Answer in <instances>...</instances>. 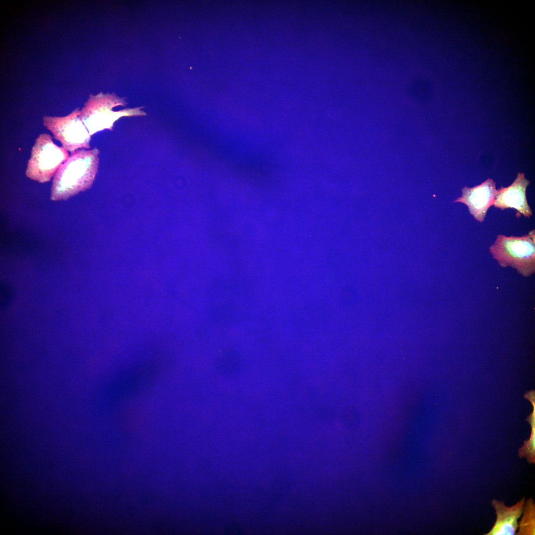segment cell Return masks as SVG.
Listing matches in <instances>:
<instances>
[{"label": "cell", "mask_w": 535, "mask_h": 535, "mask_svg": "<svg viewBox=\"0 0 535 535\" xmlns=\"http://www.w3.org/2000/svg\"><path fill=\"white\" fill-rule=\"evenodd\" d=\"M69 157L67 149L55 144L50 135L40 134L32 148L26 175L40 183L49 181Z\"/></svg>", "instance_id": "3"}, {"label": "cell", "mask_w": 535, "mask_h": 535, "mask_svg": "<svg viewBox=\"0 0 535 535\" xmlns=\"http://www.w3.org/2000/svg\"><path fill=\"white\" fill-rule=\"evenodd\" d=\"M114 105L111 97H97L91 99L79 113V118L91 136L105 129L112 130L114 122L121 116L144 114L134 110L113 112L111 109Z\"/></svg>", "instance_id": "5"}, {"label": "cell", "mask_w": 535, "mask_h": 535, "mask_svg": "<svg viewBox=\"0 0 535 535\" xmlns=\"http://www.w3.org/2000/svg\"><path fill=\"white\" fill-rule=\"evenodd\" d=\"M78 115L76 110L65 117L43 118L45 126L71 153L79 148H90L91 135Z\"/></svg>", "instance_id": "4"}, {"label": "cell", "mask_w": 535, "mask_h": 535, "mask_svg": "<svg viewBox=\"0 0 535 535\" xmlns=\"http://www.w3.org/2000/svg\"><path fill=\"white\" fill-rule=\"evenodd\" d=\"M98 154L97 148L71 153L55 174L51 187V199L66 200L89 189L98 171Z\"/></svg>", "instance_id": "1"}, {"label": "cell", "mask_w": 535, "mask_h": 535, "mask_svg": "<svg viewBox=\"0 0 535 535\" xmlns=\"http://www.w3.org/2000/svg\"><path fill=\"white\" fill-rule=\"evenodd\" d=\"M500 266L511 267L523 277L535 272V230L520 237L499 234L489 247Z\"/></svg>", "instance_id": "2"}, {"label": "cell", "mask_w": 535, "mask_h": 535, "mask_svg": "<svg viewBox=\"0 0 535 535\" xmlns=\"http://www.w3.org/2000/svg\"><path fill=\"white\" fill-rule=\"evenodd\" d=\"M530 183L524 173L519 172L510 185L507 187L502 186L497 190L493 206L502 210L514 208L517 211L516 214L517 217L519 214H522L524 217L530 218L533 213L526 195L527 187Z\"/></svg>", "instance_id": "7"}, {"label": "cell", "mask_w": 535, "mask_h": 535, "mask_svg": "<svg viewBox=\"0 0 535 535\" xmlns=\"http://www.w3.org/2000/svg\"><path fill=\"white\" fill-rule=\"evenodd\" d=\"M525 502V497H523L515 504L507 506L502 500H493L491 505L495 510L496 519L491 530L484 535H516L518 519L522 514Z\"/></svg>", "instance_id": "8"}, {"label": "cell", "mask_w": 535, "mask_h": 535, "mask_svg": "<svg viewBox=\"0 0 535 535\" xmlns=\"http://www.w3.org/2000/svg\"><path fill=\"white\" fill-rule=\"evenodd\" d=\"M523 515L518 524L519 531L516 535H535V506L532 498L528 499L525 502L523 513Z\"/></svg>", "instance_id": "10"}, {"label": "cell", "mask_w": 535, "mask_h": 535, "mask_svg": "<svg viewBox=\"0 0 535 535\" xmlns=\"http://www.w3.org/2000/svg\"><path fill=\"white\" fill-rule=\"evenodd\" d=\"M0 304L2 310L9 307L14 301L15 295L14 289L7 285H2L0 289Z\"/></svg>", "instance_id": "11"}, {"label": "cell", "mask_w": 535, "mask_h": 535, "mask_svg": "<svg viewBox=\"0 0 535 535\" xmlns=\"http://www.w3.org/2000/svg\"><path fill=\"white\" fill-rule=\"evenodd\" d=\"M525 398L528 399L532 404L533 410L531 415L527 418V420L531 426V433L529 439L524 442V445L521 447L518 451V456L521 458H525L528 463L535 464V394L534 390H531L524 395Z\"/></svg>", "instance_id": "9"}, {"label": "cell", "mask_w": 535, "mask_h": 535, "mask_svg": "<svg viewBox=\"0 0 535 535\" xmlns=\"http://www.w3.org/2000/svg\"><path fill=\"white\" fill-rule=\"evenodd\" d=\"M497 194L496 183L488 178L480 185L469 188L464 186L462 195L454 201L465 204L470 214L478 221H484L489 208L493 206Z\"/></svg>", "instance_id": "6"}]
</instances>
